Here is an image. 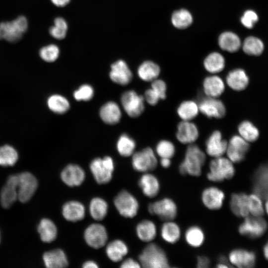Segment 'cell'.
<instances>
[{
	"instance_id": "1",
	"label": "cell",
	"mask_w": 268,
	"mask_h": 268,
	"mask_svg": "<svg viewBox=\"0 0 268 268\" xmlns=\"http://www.w3.org/2000/svg\"><path fill=\"white\" fill-rule=\"evenodd\" d=\"M206 160L205 153L197 145L189 144L185 152L183 160L179 166V173L182 175L199 177Z\"/></svg>"
},
{
	"instance_id": "2",
	"label": "cell",
	"mask_w": 268,
	"mask_h": 268,
	"mask_svg": "<svg viewBox=\"0 0 268 268\" xmlns=\"http://www.w3.org/2000/svg\"><path fill=\"white\" fill-rule=\"evenodd\" d=\"M138 258L140 266L145 268H167L170 267L165 252L155 243L147 245Z\"/></svg>"
},
{
	"instance_id": "3",
	"label": "cell",
	"mask_w": 268,
	"mask_h": 268,
	"mask_svg": "<svg viewBox=\"0 0 268 268\" xmlns=\"http://www.w3.org/2000/svg\"><path fill=\"white\" fill-rule=\"evenodd\" d=\"M235 173L233 163L228 158L221 156L210 161L206 178L209 181L219 183L231 179Z\"/></svg>"
},
{
	"instance_id": "4",
	"label": "cell",
	"mask_w": 268,
	"mask_h": 268,
	"mask_svg": "<svg viewBox=\"0 0 268 268\" xmlns=\"http://www.w3.org/2000/svg\"><path fill=\"white\" fill-rule=\"evenodd\" d=\"M26 17L20 15L15 19L0 23V40L14 43L20 41L28 29Z\"/></svg>"
},
{
	"instance_id": "5",
	"label": "cell",
	"mask_w": 268,
	"mask_h": 268,
	"mask_svg": "<svg viewBox=\"0 0 268 268\" xmlns=\"http://www.w3.org/2000/svg\"><path fill=\"white\" fill-rule=\"evenodd\" d=\"M90 169L98 184H106L112 179L114 169V161L108 156L103 158H96L91 162Z\"/></svg>"
},
{
	"instance_id": "6",
	"label": "cell",
	"mask_w": 268,
	"mask_h": 268,
	"mask_svg": "<svg viewBox=\"0 0 268 268\" xmlns=\"http://www.w3.org/2000/svg\"><path fill=\"white\" fill-rule=\"evenodd\" d=\"M267 222L262 216L249 215L238 227V232L242 236L251 239L261 237L266 231Z\"/></svg>"
},
{
	"instance_id": "7",
	"label": "cell",
	"mask_w": 268,
	"mask_h": 268,
	"mask_svg": "<svg viewBox=\"0 0 268 268\" xmlns=\"http://www.w3.org/2000/svg\"><path fill=\"white\" fill-rule=\"evenodd\" d=\"M121 102L124 110L130 117H138L144 110V97L134 90H127L123 93L121 96Z\"/></svg>"
},
{
	"instance_id": "8",
	"label": "cell",
	"mask_w": 268,
	"mask_h": 268,
	"mask_svg": "<svg viewBox=\"0 0 268 268\" xmlns=\"http://www.w3.org/2000/svg\"><path fill=\"white\" fill-rule=\"evenodd\" d=\"M148 212L157 216L164 221L173 220L178 213L177 206L169 198H164L150 203L148 206Z\"/></svg>"
},
{
	"instance_id": "9",
	"label": "cell",
	"mask_w": 268,
	"mask_h": 268,
	"mask_svg": "<svg viewBox=\"0 0 268 268\" xmlns=\"http://www.w3.org/2000/svg\"><path fill=\"white\" fill-rule=\"evenodd\" d=\"M158 164L155 154L149 147L134 152L132 155L134 169L140 172L146 173L154 170Z\"/></svg>"
},
{
	"instance_id": "10",
	"label": "cell",
	"mask_w": 268,
	"mask_h": 268,
	"mask_svg": "<svg viewBox=\"0 0 268 268\" xmlns=\"http://www.w3.org/2000/svg\"><path fill=\"white\" fill-rule=\"evenodd\" d=\"M17 176L18 200L22 202H27L31 199L37 190V180L34 175L28 172H22L17 174Z\"/></svg>"
},
{
	"instance_id": "11",
	"label": "cell",
	"mask_w": 268,
	"mask_h": 268,
	"mask_svg": "<svg viewBox=\"0 0 268 268\" xmlns=\"http://www.w3.org/2000/svg\"><path fill=\"white\" fill-rule=\"evenodd\" d=\"M114 204L120 214L127 218L134 217L139 209L137 200L126 191L121 192L116 197Z\"/></svg>"
},
{
	"instance_id": "12",
	"label": "cell",
	"mask_w": 268,
	"mask_h": 268,
	"mask_svg": "<svg viewBox=\"0 0 268 268\" xmlns=\"http://www.w3.org/2000/svg\"><path fill=\"white\" fill-rule=\"evenodd\" d=\"M249 148L248 142L239 135H234L227 142V158L233 163H240L244 160Z\"/></svg>"
},
{
	"instance_id": "13",
	"label": "cell",
	"mask_w": 268,
	"mask_h": 268,
	"mask_svg": "<svg viewBox=\"0 0 268 268\" xmlns=\"http://www.w3.org/2000/svg\"><path fill=\"white\" fill-rule=\"evenodd\" d=\"M198 104L199 111L207 118L220 119L226 115L225 105L218 98L206 96L201 98Z\"/></svg>"
},
{
	"instance_id": "14",
	"label": "cell",
	"mask_w": 268,
	"mask_h": 268,
	"mask_svg": "<svg viewBox=\"0 0 268 268\" xmlns=\"http://www.w3.org/2000/svg\"><path fill=\"white\" fill-rule=\"evenodd\" d=\"M252 190L254 194L261 199L268 198V162L260 165L252 177Z\"/></svg>"
},
{
	"instance_id": "15",
	"label": "cell",
	"mask_w": 268,
	"mask_h": 268,
	"mask_svg": "<svg viewBox=\"0 0 268 268\" xmlns=\"http://www.w3.org/2000/svg\"><path fill=\"white\" fill-rule=\"evenodd\" d=\"M109 77L117 84L126 85L131 82L133 73L125 61L119 60L111 65Z\"/></svg>"
},
{
	"instance_id": "16",
	"label": "cell",
	"mask_w": 268,
	"mask_h": 268,
	"mask_svg": "<svg viewBox=\"0 0 268 268\" xmlns=\"http://www.w3.org/2000/svg\"><path fill=\"white\" fill-rule=\"evenodd\" d=\"M84 236L87 244L94 249L103 247L108 238L105 228L100 224L90 225L85 230Z\"/></svg>"
},
{
	"instance_id": "17",
	"label": "cell",
	"mask_w": 268,
	"mask_h": 268,
	"mask_svg": "<svg viewBox=\"0 0 268 268\" xmlns=\"http://www.w3.org/2000/svg\"><path fill=\"white\" fill-rule=\"evenodd\" d=\"M225 199V194L222 190L215 186L205 188L201 195L203 204L207 209L216 210L220 209Z\"/></svg>"
},
{
	"instance_id": "18",
	"label": "cell",
	"mask_w": 268,
	"mask_h": 268,
	"mask_svg": "<svg viewBox=\"0 0 268 268\" xmlns=\"http://www.w3.org/2000/svg\"><path fill=\"white\" fill-rule=\"evenodd\" d=\"M228 259L232 266L239 268H252L255 266L256 255L253 251L235 249L229 253Z\"/></svg>"
},
{
	"instance_id": "19",
	"label": "cell",
	"mask_w": 268,
	"mask_h": 268,
	"mask_svg": "<svg viewBox=\"0 0 268 268\" xmlns=\"http://www.w3.org/2000/svg\"><path fill=\"white\" fill-rule=\"evenodd\" d=\"M206 153L213 158L222 156L226 153L227 141L223 138L221 133L213 131L205 141Z\"/></svg>"
},
{
	"instance_id": "20",
	"label": "cell",
	"mask_w": 268,
	"mask_h": 268,
	"mask_svg": "<svg viewBox=\"0 0 268 268\" xmlns=\"http://www.w3.org/2000/svg\"><path fill=\"white\" fill-rule=\"evenodd\" d=\"M176 136L181 143L193 144L199 136V131L197 125L191 121L182 120L177 125Z\"/></svg>"
},
{
	"instance_id": "21",
	"label": "cell",
	"mask_w": 268,
	"mask_h": 268,
	"mask_svg": "<svg viewBox=\"0 0 268 268\" xmlns=\"http://www.w3.org/2000/svg\"><path fill=\"white\" fill-rule=\"evenodd\" d=\"M18 183L17 175L10 176L0 194V200L3 207L7 208L10 207L18 199L17 186Z\"/></svg>"
},
{
	"instance_id": "22",
	"label": "cell",
	"mask_w": 268,
	"mask_h": 268,
	"mask_svg": "<svg viewBox=\"0 0 268 268\" xmlns=\"http://www.w3.org/2000/svg\"><path fill=\"white\" fill-rule=\"evenodd\" d=\"M85 177L82 168L73 164H68L65 167L61 174L63 182L69 187L80 185L84 181Z\"/></svg>"
},
{
	"instance_id": "23",
	"label": "cell",
	"mask_w": 268,
	"mask_h": 268,
	"mask_svg": "<svg viewBox=\"0 0 268 268\" xmlns=\"http://www.w3.org/2000/svg\"><path fill=\"white\" fill-rule=\"evenodd\" d=\"M99 116L105 123L108 125H115L118 123L121 119L122 111L116 102L110 101L101 107Z\"/></svg>"
},
{
	"instance_id": "24",
	"label": "cell",
	"mask_w": 268,
	"mask_h": 268,
	"mask_svg": "<svg viewBox=\"0 0 268 268\" xmlns=\"http://www.w3.org/2000/svg\"><path fill=\"white\" fill-rule=\"evenodd\" d=\"M232 212L238 217H246L250 214L248 207V195L244 193H233L229 201Z\"/></svg>"
},
{
	"instance_id": "25",
	"label": "cell",
	"mask_w": 268,
	"mask_h": 268,
	"mask_svg": "<svg viewBox=\"0 0 268 268\" xmlns=\"http://www.w3.org/2000/svg\"><path fill=\"white\" fill-rule=\"evenodd\" d=\"M228 86L232 90L240 91L248 86L249 77L246 71L242 68H236L230 71L226 77Z\"/></svg>"
},
{
	"instance_id": "26",
	"label": "cell",
	"mask_w": 268,
	"mask_h": 268,
	"mask_svg": "<svg viewBox=\"0 0 268 268\" xmlns=\"http://www.w3.org/2000/svg\"><path fill=\"white\" fill-rule=\"evenodd\" d=\"M202 87L205 96L218 98L222 94L225 90V83L220 77L212 75L204 79Z\"/></svg>"
},
{
	"instance_id": "27",
	"label": "cell",
	"mask_w": 268,
	"mask_h": 268,
	"mask_svg": "<svg viewBox=\"0 0 268 268\" xmlns=\"http://www.w3.org/2000/svg\"><path fill=\"white\" fill-rule=\"evenodd\" d=\"M138 185L143 194L149 198L156 197L160 189V183L157 178L155 175L147 172L139 178Z\"/></svg>"
},
{
	"instance_id": "28",
	"label": "cell",
	"mask_w": 268,
	"mask_h": 268,
	"mask_svg": "<svg viewBox=\"0 0 268 268\" xmlns=\"http://www.w3.org/2000/svg\"><path fill=\"white\" fill-rule=\"evenodd\" d=\"M43 259L45 266L48 268H63L68 265L65 253L59 249L45 253Z\"/></svg>"
},
{
	"instance_id": "29",
	"label": "cell",
	"mask_w": 268,
	"mask_h": 268,
	"mask_svg": "<svg viewBox=\"0 0 268 268\" xmlns=\"http://www.w3.org/2000/svg\"><path fill=\"white\" fill-rule=\"evenodd\" d=\"M62 213L66 220L76 222L84 218L85 208L83 205L78 201H69L63 205Z\"/></svg>"
},
{
	"instance_id": "30",
	"label": "cell",
	"mask_w": 268,
	"mask_h": 268,
	"mask_svg": "<svg viewBox=\"0 0 268 268\" xmlns=\"http://www.w3.org/2000/svg\"><path fill=\"white\" fill-rule=\"evenodd\" d=\"M160 235L166 242L175 244L181 237V229L178 224L173 220L165 221L161 226Z\"/></svg>"
},
{
	"instance_id": "31",
	"label": "cell",
	"mask_w": 268,
	"mask_h": 268,
	"mask_svg": "<svg viewBox=\"0 0 268 268\" xmlns=\"http://www.w3.org/2000/svg\"><path fill=\"white\" fill-rule=\"evenodd\" d=\"M160 73V68L159 66L150 61H146L142 63L137 70L138 77L146 82H152L157 79Z\"/></svg>"
},
{
	"instance_id": "32",
	"label": "cell",
	"mask_w": 268,
	"mask_h": 268,
	"mask_svg": "<svg viewBox=\"0 0 268 268\" xmlns=\"http://www.w3.org/2000/svg\"><path fill=\"white\" fill-rule=\"evenodd\" d=\"M136 233L138 238L141 241L145 242H151L156 236V225L151 220H143L137 225Z\"/></svg>"
},
{
	"instance_id": "33",
	"label": "cell",
	"mask_w": 268,
	"mask_h": 268,
	"mask_svg": "<svg viewBox=\"0 0 268 268\" xmlns=\"http://www.w3.org/2000/svg\"><path fill=\"white\" fill-rule=\"evenodd\" d=\"M218 44L222 50L232 53L237 51L241 45L239 36L230 31L223 32L220 35Z\"/></svg>"
},
{
	"instance_id": "34",
	"label": "cell",
	"mask_w": 268,
	"mask_h": 268,
	"mask_svg": "<svg viewBox=\"0 0 268 268\" xmlns=\"http://www.w3.org/2000/svg\"><path fill=\"white\" fill-rule=\"evenodd\" d=\"M37 229L41 239L44 242L50 243L56 238L57 235L56 226L49 219H42L38 226Z\"/></svg>"
},
{
	"instance_id": "35",
	"label": "cell",
	"mask_w": 268,
	"mask_h": 268,
	"mask_svg": "<svg viewBox=\"0 0 268 268\" xmlns=\"http://www.w3.org/2000/svg\"><path fill=\"white\" fill-rule=\"evenodd\" d=\"M106 252L108 258L114 262L122 260L128 252L126 244L120 240H115L107 245Z\"/></svg>"
},
{
	"instance_id": "36",
	"label": "cell",
	"mask_w": 268,
	"mask_h": 268,
	"mask_svg": "<svg viewBox=\"0 0 268 268\" xmlns=\"http://www.w3.org/2000/svg\"><path fill=\"white\" fill-rule=\"evenodd\" d=\"M47 104L52 112L58 114H64L70 108V103L67 99L58 94L50 96L47 99Z\"/></svg>"
},
{
	"instance_id": "37",
	"label": "cell",
	"mask_w": 268,
	"mask_h": 268,
	"mask_svg": "<svg viewBox=\"0 0 268 268\" xmlns=\"http://www.w3.org/2000/svg\"><path fill=\"white\" fill-rule=\"evenodd\" d=\"M225 59L222 55L217 52L209 54L204 59L203 66L209 72L214 74L218 73L225 67Z\"/></svg>"
},
{
	"instance_id": "38",
	"label": "cell",
	"mask_w": 268,
	"mask_h": 268,
	"mask_svg": "<svg viewBox=\"0 0 268 268\" xmlns=\"http://www.w3.org/2000/svg\"><path fill=\"white\" fill-rule=\"evenodd\" d=\"M198 104L193 100L183 101L178 107L177 113L183 121H191L198 115Z\"/></svg>"
},
{
	"instance_id": "39",
	"label": "cell",
	"mask_w": 268,
	"mask_h": 268,
	"mask_svg": "<svg viewBox=\"0 0 268 268\" xmlns=\"http://www.w3.org/2000/svg\"><path fill=\"white\" fill-rule=\"evenodd\" d=\"M184 237L186 243L193 248L201 246L205 240L203 231L201 227L196 225L188 228L185 231Z\"/></svg>"
},
{
	"instance_id": "40",
	"label": "cell",
	"mask_w": 268,
	"mask_h": 268,
	"mask_svg": "<svg viewBox=\"0 0 268 268\" xmlns=\"http://www.w3.org/2000/svg\"><path fill=\"white\" fill-rule=\"evenodd\" d=\"M238 131L239 135L249 143L256 141L259 136V130L249 121H242L238 125Z\"/></svg>"
},
{
	"instance_id": "41",
	"label": "cell",
	"mask_w": 268,
	"mask_h": 268,
	"mask_svg": "<svg viewBox=\"0 0 268 268\" xmlns=\"http://www.w3.org/2000/svg\"><path fill=\"white\" fill-rule=\"evenodd\" d=\"M135 146V140L126 134H123L120 136L116 144L117 149L119 153L124 157L133 155Z\"/></svg>"
},
{
	"instance_id": "42",
	"label": "cell",
	"mask_w": 268,
	"mask_h": 268,
	"mask_svg": "<svg viewBox=\"0 0 268 268\" xmlns=\"http://www.w3.org/2000/svg\"><path fill=\"white\" fill-rule=\"evenodd\" d=\"M18 159L16 149L9 144H4L0 147V165L11 166L14 165Z\"/></svg>"
},
{
	"instance_id": "43",
	"label": "cell",
	"mask_w": 268,
	"mask_h": 268,
	"mask_svg": "<svg viewBox=\"0 0 268 268\" xmlns=\"http://www.w3.org/2000/svg\"><path fill=\"white\" fill-rule=\"evenodd\" d=\"M243 50L247 55L258 56L262 54L264 50L263 41L258 37L249 36L244 41Z\"/></svg>"
},
{
	"instance_id": "44",
	"label": "cell",
	"mask_w": 268,
	"mask_h": 268,
	"mask_svg": "<svg viewBox=\"0 0 268 268\" xmlns=\"http://www.w3.org/2000/svg\"><path fill=\"white\" fill-rule=\"evenodd\" d=\"M108 204L102 199L95 198L89 204V212L93 218L97 220L103 219L106 215Z\"/></svg>"
},
{
	"instance_id": "45",
	"label": "cell",
	"mask_w": 268,
	"mask_h": 268,
	"mask_svg": "<svg viewBox=\"0 0 268 268\" xmlns=\"http://www.w3.org/2000/svg\"><path fill=\"white\" fill-rule=\"evenodd\" d=\"M173 25L179 29H184L189 26L193 22V17L187 10L181 9L175 11L171 18Z\"/></svg>"
},
{
	"instance_id": "46",
	"label": "cell",
	"mask_w": 268,
	"mask_h": 268,
	"mask_svg": "<svg viewBox=\"0 0 268 268\" xmlns=\"http://www.w3.org/2000/svg\"><path fill=\"white\" fill-rule=\"evenodd\" d=\"M68 26L65 19L61 17H58L54 19V25L49 29L50 34L58 40H62L67 35Z\"/></svg>"
},
{
	"instance_id": "47",
	"label": "cell",
	"mask_w": 268,
	"mask_h": 268,
	"mask_svg": "<svg viewBox=\"0 0 268 268\" xmlns=\"http://www.w3.org/2000/svg\"><path fill=\"white\" fill-rule=\"evenodd\" d=\"M157 155L160 158H172L176 152L175 147L174 144L170 141L163 139L159 141L155 148Z\"/></svg>"
},
{
	"instance_id": "48",
	"label": "cell",
	"mask_w": 268,
	"mask_h": 268,
	"mask_svg": "<svg viewBox=\"0 0 268 268\" xmlns=\"http://www.w3.org/2000/svg\"><path fill=\"white\" fill-rule=\"evenodd\" d=\"M60 53V49L55 44H49L42 47L39 53L40 58L48 63L56 61L59 58Z\"/></svg>"
},
{
	"instance_id": "49",
	"label": "cell",
	"mask_w": 268,
	"mask_h": 268,
	"mask_svg": "<svg viewBox=\"0 0 268 268\" xmlns=\"http://www.w3.org/2000/svg\"><path fill=\"white\" fill-rule=\"evenodd\" d=\"M248 207L249 213L252 215L262 216L264 214L262 199L255 194L248 196Z\"/></svg>"
},
{
	"instance_id": "50",
	"label": "cell",
	"mask_w": 268,
	"mask_h": 268,
	"mask_svg": "<svg viewBox=\"0 0 268 268\" xmlns=\"http://www.w3.org/2000/svg\"><path fill=\"white\" fill-rule=\"evenodd\" d=\"M94 90L93 87L88 84L80 86L73 93V98L77 101H88L93 97Z\"/></svg>"
},
{
	"instance_id": "51",
	"label": "cell",
	"mask_w": 268,
	"mask_h": 268,
	"mask_svg": "<svg viewBox=\"0 0 268 268\" xmlns=\"http://www.w3.org/2000/svg\"><path fill=\"white\" fill-rule=\"evenodd\" d=\"M258 20L257 13L250 9L246 10L241 18V22L243 25L248 29L252 28Z\"/></svg>"
},
{
	"instance_id": "52",
	"label": "cell",
	"mask_w": 268,
	"mask_h": 268,
	"mask_svg": "<svg viewBox=\"0 0 268 268\" xmlns=\"http://www.w3.org/2000/svg\"><path fill=\"white\" fill-rule=\"evenodd\" d=\"M151 88L159 95L161 100L166 98L167 85L164 81L157 78L155 79L151 82Z\"/></svg>"
},
{
	"instance_id": "53",
	"label": "cell",
	"mask_w": 268,
	"mask_h": 268,
	"mask_svg": "<svg viewBox=\"0 0 268 268\" xmlns=\"http://www.w3.org/2000/svg\"><path fill=\"white\" fill-rule=\"evenodd\" d=\"M144 100L150 105H156L160 99L159 95L152 88L146 89L144 92Z\"/></svg>"
},
{
	"instance_id": "54",
	"label": "cell",
	"mask_w": 268,
	"mask_h": 268,
	"mask_svg": "<svg viewBox=\"0 0 268 268\" xmlns=\"http://www.w3.org/2000/svg\"><path fill=\"white\" fill-rule=\"evenodd\" d=\"M210 264V260L206 256L201 255L197 258L196 267L198 268H208Z\"/></svg>"
},
{
	"instance_id": "55",
	"label": "cell",
	"mask_w": 268,
	"mask_h": 268,
	"mask_svg": "<svg viewBox=\"0 0 268 268\" xmlns=\"http://www.w3.org/2000/svg\"><path fill=\"white\" fill-rule=\"evenodd\" d=\"M229 261L228 258H226L224 255L219 256L218 260L217 263L216 264V267L217 268H230L232 267Z\"/></svg>"
},
{
	"instance_id": "56",
	"label": "cell",
	"mask_w": 268,
	"mask_h": 268,
	"mask_svg": "<svg viewBox=\"0 0 268 268\" xmlns=\"http://www.w3.org/2000/svg\"><path fill=\"white\" fill-rule=\"evenodd\" d=\"M140 267L141 266L139 263L131 258L124 261L121 266V267L122 268H138Z\"/></svg>"
},
{
	"instance_id": "57",
	"label": "cell",
	"mask_w": 268,
	"mask_h": 268,
	"mask_svg": "<svg viewBox=\"0 0 268 268\" xmlns=\"http://www.w3.org/2000/svg\"><path fill=\"white\" fill-rule=\"evenodd\" d=\"M51 1L58 7H64L68 4L70 0H51Z\"/></svg>"
},
{
	"instance_id": "58",
	"label": "cell",
	"mask_w": 268,
	"mask_h": 268,
	"mask_svg": "<svg viewBox=\"0 0 268 268\" xmlns=\"http://www.w3.org/2000/svg\"><path fill=\"white\" fill-rule=\"evenodd\" d=\"M160 164L163 168H168L171 165V159L168 158H161Z\"/></svg>"
},
{
	"instance_id": "59",
	"label": "cell",
	"mask_w": 268,
	"mask_h": 268,
	"mask_svg": "<svg viewBox=\"0 0 268 268\" xmlns=\"http://www.w3.org/2000/svg\"><path fill=\"white\" fill-rule=\"evenodd\" d=\"M82 267L84 268H97L98 266L94 262L88 261L83 264Z\"/></svg>"
},
{
	"instance_id": "60",
	"label": "cell",
	"mask_w": 268,
	"mask_h": 268,
	"mask_svg": "<svg viewBox=\"0 0 268 268\" xmlns=\"http://www.w3.org/2000/svg\"><path fill=\"white\" fill-rule=\"evenodd\" d=\"M263 253L265 258L268 260V241L264 246Z\"/></svg>"
},
{
	"instance_id": "61",
	"label": "cell",
	"mask_w": 268,
	"mask_h": 268,
	"mask_svg": "<svg viewBox=\"0 0 268 268\" xmlns=\"http://www.w3.org/2000/svg\"><path fill=\"white\" fill-rule=\"evenodd\" d=\"M266 211L268 214V198L267 199V201L265 204Z\"/></svg>"
},
{
	"instance_id": "62",
	"label": "cell",
	"mask_w": 268,
	"mask_h": 268,
	"mask_svg": "<svg viewBox=\"0 0 268 268\" xmlns=\"http://www.w3.org/2000/svg\"></svg>"
}]
</instances>
